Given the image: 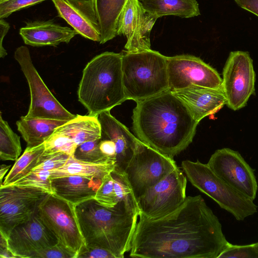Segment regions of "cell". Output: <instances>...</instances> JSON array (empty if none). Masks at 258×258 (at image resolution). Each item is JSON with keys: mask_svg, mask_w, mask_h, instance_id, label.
Here are the masks:
<instances>
[{"mask_svg": "<svg viewBox=\"0 0 258 258\" xmlns=\"http://www.w3.org/2000/svg\"><path fill=\"white\" fill-rule=\"evenodd\" d=\"M139 217L132 257L218 258L230 243L201 195L186 197L176 209L161 217Z\"/></svg>", "mask_w": 258, "mask_h": 258, "instance_id": "obj_1", "label": "cell"}, {"mask_svg": "<svg viewBox=\"0 0 258 258\" xmlns=\"http://www.w3.org/2000/svg\"><path fill=\"white\" fill-rule=\"evenodd\" d=\"M136 103L133 130L140 141L172 158L191 143L199 122L173 92L168 90Z\"/></svg>", "mask_w": 258, "mask_h": 258, "instance_id": "obj_2", "label": "cell"}, {"mask_svg": "<svg viewBox=\"0 0 258 258\" xmlns=\"http://www.w3.org/2000/svg\"><path fill=\"white\" fill-rule=\"evenodd\" d=\"M75 209L87 246L106 249L116 258L130 251L139 217L136 206L120 201L107 208L94 198L76 205Z\"/></svg>", "mask_w": 258, "mask_h": 258, "instance_id": "obj_3", "label": "cell"}, {"mask_svg": "<svg viewBox=\"0 0 258 258\" xmlns=\"http://www.w3.org/2000/svg\"><path fill=\"white\" fill-rule=\"evenodd\" d=\"M78 96L94 116L125 101L122 53L106 51L93 57L83 70Z\"/></svg>", "mask_w": 258, "mask_h": 258, "instance_id": "obj_4", "label": "cell"}, {"mask_svg": "<svg viewBox=\"0 0 258 258\" xmlns=\"http://www.w3.org/2000/svg\"><path fill=\"white\" fill-rule=\"evenodd\" d=\"M121 53L126 100L138 102L169 90L167 56L151 49Z\"/></svg>", "mask_w": 258, "mask_h": 258, "instance_id": "obj_5", "label": "cell"}, {"mask_svg": "<svg viewBox=\"0 0 258 258\" xmlns=\"http://www.w3.org/2000/svg\"><path fill=\"white\" fill-rule=\"evenodd\" d=\"M181 168L191 184L212 199L237 220L243 221L257 211L253 201L219 177L207 164L198 160L182 161Z\"/></svg>", "mask_w": 258, "mask_h": 258, "instance_id": "obj_6", "label": "cell"}, {"mask_svg": "<svg viewBox=\"0 0 258 258\" xmlns=\"http://www.w3.org/2000/svg\"><path fill=\"white\" fill-rule=\"evenodd\" d=\"M177 167L173 158L139 141L131 161L120 174L130 187L137 203L150 187Z\"/></svg>", "mask_w": 258, "mask_h": 258, "instance_id": "obj_7", "label": "cell"}, {"mask_svg": "<svg viewBox=\"0 0 258 258\" xmlns=\"http://www.w3.org/2000/svg\"><path fill=\"white\" fill-rule=\"evenodd\" d=\"M36 213L58 242L74 252L77 258L86 244L75 206L54 193H49L38 206Z\"/></svg>", "mask_w": 258, "mask_h": 258, "instance_id": "obj_8", "label": "cell"}, {"mask_svg": "<svg viewBox=\"0 0 258 258\" xmlns=\"http://www.w3.org/2000/svg\"><path fill=\"white\" fill-rule=\"evenodd\" d=\"M14 57L20 64L30 89V104L25 118L68 121L77 116L67 110L50 92L34 66L27 47H18Z\"/></svg>", "mask_w": 258, "mask_h": 258, "instance_id": "obj_9", "label": "cell"}, {"mask_svg": "<svg viewBox=\"0 0 258 258\" xmlns=\"http://www.w3.org/2000/svg\"><path fill=\"white\" fill-rule=\"evenodd\" d=\"M187 181L183 170H173L138 199L139 216L156 219L174 211L186 198Z\"/></svg>", "mask_w": 258, "mask_h": 258, "instance_id": "obj_10", "label": "cell"}, {"mask_svg": "<svg viewBox=\"0 0 258 258\" xmlns=\"http://www.w3.org/2000/svg\"><path fill=\"white\" fill-rule=\"evenodd\" d=\"M222 88L227 106L236 111L245 107L255 93V73L247 51L230 52L223 68Z\"/></svg>", "mask_w": 258, "mask_h": 258, "instance_id": "obj_11", "label": "cell"}, {"mask_svg": "<svg viewBox=\"0 0 258 258\" xmlns=\"http://www.w3.org/2000/svg\"><path fill=\"white\" fill-rule=\"evenodd\" d=\"M48 194L34 187H0V233L7 238L13 228L32 218Z\"/></svg>", "mask_w": 258, "mask_h": 258, "instance_id": "obj_12", "label": "cell"}, {"mask_svg": "<svg viewBox=\"0 0 258 258\" xmlns=\"http://www.w3.org/2000/svg\"><path fill=\"white\" fill-rule=\"evenodd\" d=\"M169 90L192 86L218 89L222 79L217 71L200 57L189 54L167 56Z\"/></svg>", "mask_w": 258, "mask_h": 258, "instance_id": "obj_13", "label": "cell"}, {"mask_svg": "<svg viewBox=\"0 0 258 258\" xmlns=\"http://www.w3.org/2000/svg\"><path fill=\"white\" fill-rule=\"evenodd\" d=\"M207 164L232 187L253 201L255 199L258 185L254 170L238 151L228 148L218 149Z\"/></svg>", "mask_w": 258, "mask_h": 258, "instance_id": "obj_14", "label": "cell"}, {"mask_svg": "<svg viewBox=\"0 0 258 258\" xmlns=\"http://www.w3.org/2000/svg\"><path fill=\"white\" fill-rule=\"evenodd\" d=\"M143 7L139 0H128L119 17L116 34L126 38V51L151 49L150 33L157 20Z\"/></svg>", "mask_w": 258, "mask_h": 258, "instance_id": "obj_15", "label": "cell"}, {"mask_svg": "<svg viewBox=\"0 0 258 258\" xmlns=\"http://www.w3.org/2000/svg\"><path fill=\"white\" fill-rule=\"evenodd\" d=\"M7 242L15 257L31 258L36 252L54 245L58 240L36 212L29 220L12 229Z\"/></svg>", "mask_w": 258, "mask_h": 258, "instance_id": "obj_16", "label": "cell"}, {"mask_svg": "<svg viewBox=\"0 0 258 258\" xmlns=\"http://www.w3.org/2000/svg\"><path fill=\"white\" fill-rule=\"evenodd\" d=\"M58 16L78 34L100 42V27L93 0H51Z\"/></svg>", "mask_w": 258, "mask_h": 258, "instance_id": "obj_17", "label": "cell"}, {"mask_svg": "<svg viewBox=\"0 0 258 258\" xmlns=\"http://www.w3.org/2000/svg\"><path fill=\"white\" fill-rule=\"evenodd\" d=\"M98 119L101 127V138L109 139L115 145L113 171L122 174L131 161L140 140L111 114L110 110L100 113Z\"/></svg>", "mask_w": 258, "mask_h": 258, "instance_id": "obj_18", "label": "cell"}, {"mask_svg": "<svg viewBox=\"0 0 258 258\" xmlns=\"http://www.w3.org/2000/svg\"><path fill=\"white\" fill-rule=\"evenodd\" d=\"M172 92L186 104L199 122L206 116L219 111L226 103L222 88L213 89L192 86Z\"/></svg>", "mask_w": 258, "mask_h": 258, "instance_id": "obj_19", "label": "cell"}, {"mask_svg": "<svg viewBox=\"0 0 258 258\" xmlns=\"http://www.w3.org/2000/svg\"><path fill=\"white\" fill-rule=\"evenodd\" d=\"M19 34L27 45L56 47L62 42L69 43L78 33L74 29L62 26L50 20L27 22L20 29Z\"/></svg>", "mask_w": 258, "mask_h": 258, "instance_id": "obj_20", "label": "cell"}, {"mask_svg": "<svg viewBox=\"0 0 258 258\" xmlns=\"http://www.w3.org/2000/svg\"><path fill=\"white\" fill-rule=\"evenodd\" d=\"M102 179L70 175L51 179L53 193L76 206L94 199Z\"/></svg>", "mask_w": 258, "mask_h": 258, "instance_id": "obj_21", "label": "cell"}, {"mask_svg": "<svg viewBox=\"0 0 258 258\" xmlns=\"http://www.w3.org/2000/svg\"><path fill=\"white\" fill-rule=\"evenodd\" d=\"M54 133L69 137L77 146L89 141L101 138V127L98 116L77 114L57 127Z\"/></svg>", "mask_w": 258, "mask_h": 258, "instance_id": "obj_22", "label": "cell"}, {"mask_svg": "<svg viewBox=\"0 0 258 258\" xmlns=\"http://www.w3.org/2000/svg\"><path fill=\"white\" fill-rule=\"evenodd\" d=\"M67 121L54 119H28L22 116L16 122V125L27 143V147H34L43 143L57 127Z\"/></svg>", "mask_w": 258, "mask_h": 258, "instance_id": "obj_23", "label": "cell"}, {"mask_svg": "<svg viewBox=\"0 0 258 258\" xmlns=\"http://www.w3.org/2000/svg\"><path fill=\"white\" fill-rule=\"evenodd\" d=\"M127 1L93 0L100 27V44H104L117 36L118 20Z\"/></svg>", "mask_w": 258, "mask_h": 258, "instance_id": "obj_24", "label": "cell"}, {"mask_svg": "<svg viewBox=\"0 0 258 258\" xmlns=\"http://www.w3.org/2000/svg\"><path fill=\"white\" fill-rule=\"evenodd\" d=\"M144 9L157 18L165 16L192 18L200 15L196 0H139Z\"/></svg>", "mask_w": 258, "mask_h": 258, "instance_id": "obj_25", "label": "cell"}, {"mask_svg": "<svg viewBox=\"0 0 258 258\" xmlns=\"http://www.w3.org/2000/svg\"><path fill=\"white\" fill-rule=\"evenodd\" d=\"M114 168L115 162L111 160L101 163H91L77 160L71 156L62 166L50 171V178L51 179L77 175L102 179Z\"/></svg>", "mask_w": 258, "mask_h": 258, "instance_id": "obj_26", "label": "cell"}, {"mask_svg": "<svg viewBox=\"0 0 258 258\" xmlns=\"http://www.w3.org/2000/svg\"><path fill=\"white\" fill-rule=\"evenodd\" d=\"M45 149L44 143L34 147H27L6 176L0 187L10 186L31 172L38 163Z\"/></svg>", "mask_w": 258, "mask_h": 258, "instance_id": "obj_27", "label": "cell"}, {"mask_svg": "<svg viewBox=\"0 0 258 258\" xmlns=\"http://www.w3.org/2000/svg\"><path fill=\"white\" fill-rule=\"evenodd\" d=\"M22 148L20 137L11 129L0 114V158L1 160H16Z\"/></svg>", "mask_w": 258, "mask_h": 258, "instance_id": "obj_28", "label": "cell"}, {"mask_svg": "<svg viewBox=\"0 0 258 258\" xmlns=\"http://www.w3.org/2000/svg\"><path fill=\"white\" fill-rule=\"evenodd\" d=\"M101 139L79 145L73 156L77 160L91 163H101L111 160L105 156L99 149Z\"/></svg>", "mask_w": 258, "mask_h": 258, "instance_id": "obj_29", "label": "cell"}, {"mask_svg": "<svg viewBox=\"0 0 258 258\" xmlns=\"http://www.w3.org/2000/svg\"><path fill=\"white\" fill-rule=\"evenodd\" d=\"M43 155H46L57 152H63L73 156L77 144L69 137L53 133L44 142Z\"/></svg>", "mask_w": 258, "mask_h": 258, "instance_id": "obj_30", "label": "cell"}, {"mask_svg": "<svg viewBox=\"0 0 258 258\" xmlns=\"http://www.w3.org/2000/svg\"><path fill=\"white\" fill-rule=\"evenodd\" d=\"M50 175V171H32L11 185L37 187L49 193H53Z\"/></svg>", "mask_w": 258, "mask_h": 258, "instance_id": "obj_31", "label": "cell"}, {"mask_svg": "<svg viewBox=\"0 0 258 258\" xmlns=\"http://www.w3.org/2000/svg\"><path fill=\"white\" fill-rule=\"evenodd\" d=\"M94 199L107 208H113L118 203L114 188V179L111 173L102 179Z\"/></svg>", "mask_w": 258, "mask_h": 258, "instance_id": "obj_32", "label": "cell"}, {"mask_svg": "<svg viewBox=\"0 0 258 258\" xmlns=\"http://www.w3.org/2000/svg\"><path fill=\"white\" fill-rule=\"evenodd\" d=\"M218 258H258V246L256 243L246 245L229 243Z\"/></svg>", "mask_w": 258, "mask_h": 258, "instance_id": "obj_33", "label": "cell"}, {"mask_svg": "<svg viewBox=\"0 0 258 258\" xmlns=\"http://www.w3.org/2000/svg\"><path fill=\"white\" fill-rule=\"evenodd\" d=\"M71 156L63 153L57 152L49 155H42L33 171H51L62 166Z\"/></svg>", "mask_w": 258, "mask_h": 258, "instance_id": "obj_34", "label": "cell"}, {"mask_svg": "<svg viewBox=\"0 0 258 258\" xmlns=\"http://www.w3.org/2000/svg\"><path fill=\"white\" fill-rule=\"evenodd\" d=\"M36 258H77L76 254L59 242L36 252Z\"/></svg>", "mask_w": 258, "mask_h": 258, "instance_id": "obj_35", "label": "cell"}, {"mask_svg": "<svg viewBox=\"0 0 258 258\" xmlns=\"http://www.w3.org/2000/svg\"><path fill=\"white\" fill-rule=\"evenodd\" d=\"M46 0H9L0 4V19L8 17L14 12Z\"/></svg>", "mask_w": 258, "mask_h": 258, "instance_id": "obj_36", "label": "cell"}, {"mask_svg": "<svg viewBox=\"0 0 258 258\" xmlns=\"http://www.w3.org/2000/svg\"><path fill=\"white\" fill-rule=\"evenodd\" d=\"M116 258V256L106 249L84 245L79 253L77 258Z\"/></svg>", "mask_w": 258, "mask_h": 258, "instance_id": "obj_37", "label": "cell"}, {"mask_svg": "<svg viewBox=\"0 0 258 258\" xmlns=\"http://www.w3.org/2000/svg\"><path fill=\"white\" fill-rule=\"evenodd\" d=\"M99 146L101 152L115 163L116 148L114 143L109 139L101 138Z\"/></svg>", "mask_w": 258, "mask_h": 258, "instance_id": "obj_38", "label": "cell"}, {"mask_svg": "<svg viewBox=\"0 0 258 258\" xmlns=\"http://www.w3.org/2000/svg\"><path fill=\"white\" fill-rule=\"evenodd\" d=\"M241 8L258 17V0H234Z\"/></svg>", "mask_w": 258, "mask_h": 258, "instance_id": "obj_39", "label": "cell"}, {"mask_svg": "<svg viewBox=\"0 0 258 258\" xmlns=\"http://www.w3.org/2000/svg\"><path fill=\"white\" fill-rule=\"evenodd\" d=\"M9 24L4 20V19H0V57H5L7 54L6 50L3 45L4 38L10 29Z\"/></svg>", "mask_w": 258, "mask_h": 258, "instance_id": "obj_40", "label": "cell"}, {"mask_svg": "<svg viewBox=\"0 0 258 258\" xmlns=\"http://www.w3.org/2000/svg\"><path fill=\"white\" fill-rule=\"evenodd\" d=\"M0 234V258L15 257L9 248L7 238L3 234Z\"/></svg>", "mask_w": 258, "mask_h": 258, "instance_id": "obj_41", "label": "cell"}, {"mask_svg": "<svg viewBox=\"0 0 258 258\" xmlns=\"http://www.w3.org/2000/svg\"><path fill=\"white\" fill-rule=\"evenodd\" d=\"M11 165H6L4 164H2L1 165L0 168V181L1 184L3 183V178L4 177V175L7 173V171L9 170Z\"/></svg>", "mask_w": 258, "mask_h": 258, "instance_id": "obj_42", "label": "cell"}, {"mask_svg": "<svg viewBox=\"0 0 258 258\" xmlns=\"http://www.w3.org/2000/svg\"><path fill=\"white\" fill-rule=\"evenodd\" d=\"M8 1H9V0H0V4L4 3V2H7Z\"/></svg>", "mask_w": 258, "mask_h": 258, "instance_id": "obj_43", "label": "cell"}, {"mask_svg": "<svg viewBox=\"0 0 258 258\" xmlns=\"http://www.w3.org/2000/svg\"><path fill=\"white\" fill-rule=\"evenodd\" d=\"M257 246H258V242H256Z\"/></svg>", "mask_w": 258, "mask_h": 258, "instance_id": "obj_44", "label": "cell"}]
</instances>
